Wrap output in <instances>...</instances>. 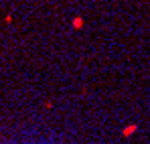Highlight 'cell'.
I'll list each match as a JSON object with an SVG mask.
<instances>
[{"label": "cell", "instance_id": "6da1fadb", "mask_svg": "<svg viewBox=\"0 0 150 144\" xmlns=\"http://www.w3.org/2000/svg\"><path fill=\"white\" fill-rule=\"evenodd\" d=\"M73 26H75V28H81V26H83V21H81V18H75V21H73Z\"/></svg>", "mask_w": 150, "mask_h": 144}]
</instances>
